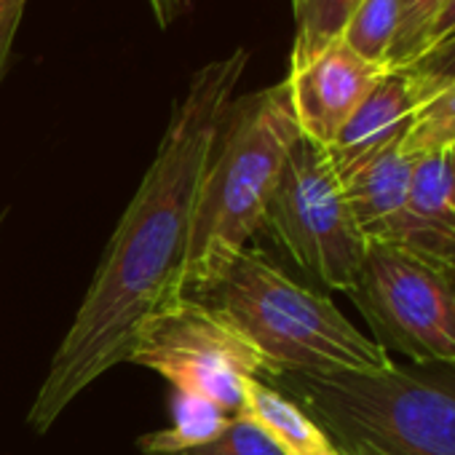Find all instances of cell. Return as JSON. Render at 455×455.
Returning <instances> with one entry per match:
<instances>
[{
  "instance_id": "ba28073f",
  "label": "cell",
  "mask_w": 455,
  "mask_h": 455,
  "mask_svg": "<svg viewBox=\"0 0 455 455\" xmlns=\"http://www.w3.org/2000/svg\"><path fill=\"white\" fill-rule=\"evenodd\" d=\"M383 70L351 52L343 38L292 65L287 89L300 134L327 150Z\"/></svg>"
},
{
  "instance_id": "4fadbf2b",
  "label": "cell",
  "mask_w": 455,
  "mask_h": 455,
  "mask_svg": "<svg viewBox=\"0 0 455 455\" xmlns=\"http://www.w3.org/2000/svg\"><path fill=\"white\" fill-rule=\"evenodd\" d=\"M231 420L217 404L174 391L172 399V426L142 436L137 444L145 455H185L193 447H201L220 436L225 423Z\"/></svg>"
},
{
  "instance_id": "7c38bea8",
  "label": "cell",
  "mask_w": 455,
  "mask_h": 455,
  "mask_svg": "<svg viewBox=\"0 0 455 455\" xmlns=\"http://www.w3.org/2000/svg\"><path fill=\"white\" fill-rule=\"evenodd\" d=\"M255 420L284 455H338L327 431L284 391L250 378L244 386V412Z\"/></svg>"
},
{
  "instance_id": "8fae6325",
  "label": "cell",
  "mask_w": 455,
  "mask_h": 455,
  "mask_svg": "<svg viewBox=\"0 0 455 455\" xmlns=\"http://www.w3.org/2000/svg\"><path fill=\"white\" fill-rule=\"evenodd\" d=\"M399 145L402 142L388 145L338 174L343 196L367 244H388L410 193L418 161L404 156Z\"/></svg>"
},
{
  "instance_id": "5bb4252c",
  "label": "cell",
  "mask_w": 455,
  "mask_h": 455,
  "mask_svg": "<svg viewBox=\"0 0 455 455\" xmlns=\"http://www.w3.org/2000/svg\"><path fill=\"white\" fill-rule=\"evenodd\" d=\"M399 148L412 161L455 153V84L439 89L415 110Z\"/></svg>"
},
{
  "instance_id": "ac0fdd59",
  "label": "cell",
  "mask_w": 455,
  "mask_h": 455,
  "mask_svg": "<svg viewBox=\"0 0 455 455\" xmlns=\"http://www.w3.org/2000/svg\"><path fill=\"white\" fill-rule=\"evenodd\" d=\"M402 70L412 78L423 105L431 94L455 84V36L434 44L428 52H423L415 62H410Z\"/></svg>"
},
{
  "instance_id": "277c9868",
  "label": "cell",
  "mask_w": 455,
  "mask_h": 455,
  "mask_svg": "<svg viewBox=\"0 0 455 455\" xmlns=\"http://www.w3.org/2000/svg\"><path fill=\"white\" fill-rule=\"evenodd\" d=\"M206 300L225 311L255 346L268 367V380L279 375L380 372L394 364L330 298L290 279L255 247L236 258Z\"/></svg>"
},
{
  "instance_id": "7a4b0ae2",
  "label": "cell",
  "mask_w": 455,
  "mask_h": 455,
  "mask_svg": "<svg viewBox=\"0 0 455 455\" xmlns=\"http://www.w3.org/2000/svg\"><path fill=\"white\" fill-rule=\"evenodd\" d=\"M298 140L287 81L225 105L196 190L182 298L206 300L250 247Z\"/></svg>"
},
{
  "instance_id": "9a60e30c",
  "label": "cell",
  "mask_w": 455,
  "mask_h": 455,
  "mask_svg": "<svg viewBox=\"0 0 455 455\" xmlns=\"http://www.w3.org/2000/svg\"><path fill=\"white\" fill-rule=\"evenodd\" d=\"M359 4L362 0H292L298 25L292 65L311 60L332 41H340Z\"/></svg>"
},
{
  "instance_id": "6da1fadb",
  "label": "cell",
  "mask_w": 455,
  "mask_h": 455,
  "mask_svg": "<svg viewBox=\"0 0 455 455\" xmlns=\"http://www.w3.org/2000/svg\"><path fill=\"white\" fill-rule=\"evenodd\" d=\"M250 54L236 49L204 65L174 105L164 140L97 266L81 308L52 356L28 412L46 434L108 370L129 362L140 327L182 298L193 204L220 116L234 100Z\"/></svg>"
},
{
  "instance_id": "ffe728a7",
  "label": "cell",
  "mask_w": 455,
  "mask_h": 455,
  "mask_svg": "<svg viewBox=\"0 0 455 455\" xmlns=\"http://www.w3.org/2000/svg\"><path fill=\"white\" fill-rule=\"evenodd\" d=\"M450 36H455V0H444V6L434 17V22L428 28V38H426V52Z\"/></svg>"
},
{
  "instance_id": "30bf717a",
  "label": "cell",
  "mask_w": 455,
  "mask_h": 455,
  "mask_svg": "<svg viewBox=\"0 0 455 455\" xmlns=\"http://www.w3.org/2000/svg\"><path fill=\"white\" fill-rule=\"evenodd\" d=\"M418 108L420 97L412 78L402 68L383 70L346 126L338 132L335 142L324 150L335 174L380 153L388 145L402 142Z\"/></svg>"
},
{
  "instance_id": "2e32d148",
  "label": "cell",
  "mask_w": 455,
  "mask_h": 455,
  "mask_svg": "<svg viewBox=\"0 0 455 455\" xmlns=\"http://www.w3.org/2000/svg\"><path fill=\"white\" fill-rule=\"evenodd\" d=\"M396 22H399V0H362L340 38L362 60L386 68Z\"/></svg>"
},
{
  "instance_id": "cb8c5ba5",
  "label": "cell",
  "mask_w": 455,
  "mask_h": 455,
  "mask_svg": "<svg viewBox=\"0 0 455 455\" xmlns=\"http://www.w3.org/2000/svg\"><path fill=\"white\" fill-rule=\"evenodd\" d=\"M346 455H348V452H346Z\"/></svg>"
},
{
  "instance_id": "3957f363",
  "label": "cell",
  "mask_w": 455,
  "mask_h": 455,
  "mask_svg": "<svg viewBox=\"0 0 455 455\" xmlns=\"http://www.w3.org/2000/svg\"><path fill=\"white\" fill-rule=\"evenodd\" d=\"M292 396L348 455H455V367L391 364L380 372L279 375Z\"/></svg>"
},
{
  "instance_id": "52a82bcc",
  "label": "cell",
  "mask_w": 455,
  "mask_h": 455,
  "mask_svg": "<svg viewBox=\"0 0 455 455\" xmlns=\"http://www.w3.org/2000/svg\"><path fill=\"white\" fill-rule=\"evenodd\" d=\"M348 295L386 354L455 367V266L370 244Z\"/></svg>"
},
{
  "instance_id": "e0dca14e",
  "label": "cell",
  "mask_w": 455,
  "mask_h": 455,
  "mask_svg": "<svg viewBox=\"0 0 455 455\" xmlns=\"http://www.w3.org/2000/svg\"><path fill=\"white\" fill-rule=\"evenodd\" d=\"M185 455H284L279 444L247 415H234L212 442L188 450Z\"/></svg>"
},
{
  "instance_id": "d6986e66",
  "label": "cell",
  "mask_w": 455,
  "mask_h": 455,
  "mask_svg": "<svg viewBox=\"0 0 455 455\" xmlns=\"http://www.w3.org/2000/svg\"><path fill=\"white\" fill-rule=\"evenodd\" d=\"M25 6H28V0H20V4L9 6L4 14H0V78H4V70H6V60H9L14 36H17V30L22 25Z\"/></svg>"
},
{
  "instance_id": "7402d4cb",
  "label": "cell",
  "mask_w": 455,
  "mask_h": 455,
  "mask_svg": "<svg viewBox=\"0 0 455 455\" xmlns=\"http://www.w3.org/2000/svg\"><path fill=\"white\" fill-rule=\"evenodd\" d=\"M14 4H20V0H0V14H4L9 6H14Z\"/></svg>"
},
{
  "instance_id": "44dd1931",
  "label": "cell",
  "mask_w": 455,
  "mask_h": 455,
  "mask_svg": "<svg viewBox=\"0 0 455 455\" xmlns=\"http://www.w3.org/2000/svg\"><path fill=\"white\" fill-rule=\"evenodd\" d=\"M148 4L153 6L158 22L161 25H169V20L177 14V4H180V0H148Z\"/></svg>"
},
{
  "instance_id": "9c48e42d",
  "label": "cell",
  "mask_w": 455,
  "mask_h": 455,
  "mask_svg": "<svg viewBox=\"0 0 455 455\" xmlns=\"http://www.w3.org/2000/svg\"><path fill=\"white\" fill-rule=\"evenodd\" d=\"M388 247L455 266V153L420 158Z\"/></svg>"
},
{
  "instance_id": "8992f818",
  "label": "cell",
  "mask_w": 455,
  "mask_h": 455,
  "mask_svg": "<svg viewBox=\"0 0 455 455\" xmlns=\"http://www.w3.org/2000/svg\"><path fill=\"white\" fill-rule=\"evenodd\" d=\"M129 362L158 372L180 394L217 404L228 418L244 412L250 378L268 380V367L244 332L212 300L180 298L137 332Z\"/></svg>"
},
{
  "instance_id": "603a6c76",
  "label": "cell",
  "mask_w": 455,
  "mask_h": 455,
  "mask_svg": "<svg viewBox=\"0 0 455 455\" xmlns=\"http://www.w3.org/2000/svg\"><path fill=\"white\" fill-rule=\"evenodd\" d=\"M338 455H346V452H338Z\"/></svg>"
},
{
  "instance_id": "5b68a950",
  "label": "cell",
  "mask_w": 455,
  "mask_h": 455,
  "mask_svg": "<svg viewBox=\"0 0 455 455\" xmlns=\"http://www.w3.org/2000/svg\"><path fill=\"white\" fill-rule=\"evenodd\" d=\"M263 228L314 282L338 292L354 290L370 244L324 148L303 134L282 166Z\"/></svg>"
}]
</instances>
